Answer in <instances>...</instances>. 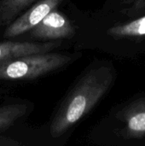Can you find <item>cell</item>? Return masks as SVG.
I'll return each instance as SVG.
<instances>
[{
	"label": "cell",
	"mask_w": 145,
	"mask_h": 146,
	"mask_svg": "<svg viewBox=\"0 0 145 146\" xmlns=\"http://www.w3.org/2000/svg\"><path fill=\"white\" fill-rule=\"evenodd\" d=\"M74 56L60 53H36L0 62V80H26L38 78L67 66Z\"/></svg>",
	"instance_id": "obj_2"
},
{
	"label": "cell",
	"mask_w": 145,
	"mask_h": 146,
	"mask_svg": "<svg viewBox=\"0 0 145 146\" xmlns=\"http://www.w3.org/2000/svg\"><path fill=\"white\" fill-rule=\"evenodd\" d=\"M63 0H41L23 15L12 21L5 29L4 38H14L29 32L51 10L55 9Z\"/></svg>",
	"instance_id": "obj_4"
},
{
	"label": "cell",
	"mask_w": 145,
	"mask_h": 146,
	"mask_svg": "<svg viewBox=\"0 0 145 146\" xmlns=\"http://www.w3.org/2000/svg\"><path fill=\"white\" fill-rule=\"evenodd\" d=\"M26 111L23 104H10L0 107V131H3L14 125Z\"/></svg>",
	"instance_id": "obj_9"
},
{
	"label": "cell",
	"mask_w": 145,
	"mask_h": 146,
	"mask_svg": "<svg viewBox=\"0 0 145 146\" xmlns=\"http://www.w3.org/2000/svg\"><path fill=\"white\" fill-rule=\"evenodd\" d=\"M126 133L130 137L145 136V101L138 100L125 112Z\"/></svg>",
	"instance_id": "obj_6"
},
{
	"label": "cell",
	"mask_w": 145,
	"mask_h": 146,
	"mask_svg": "<svg viewBox=\"0 0 145 146\" xmlns=\"http://www.w3.org/2000/svg\"><path fill=\"white\" fill-rule=\"evenodd\" d=\"M29 32L32 38L57 40L72 38L74 28L70 21L55 9Z\"/></svg>",
	"instance_id": "obj_3"
},
{
	"label": "cell",
	"mask_w": 145,
	"mask_h": 146,
	"mask_svg": "<svg viewBox=\"0 0 145 146\" xmlns=\"http://www.w3.org/2000/svg\"><path fill=\"white\" fill-rule=\"evenodd\" d=\"M108 33L116 38L145 36V15L126 24L113 27L109 29Z\"/></svg>",
	"instance_id": "obj_8"
},
{
	"label": "cell",
	"mask_w": 145,
	"mask_h": 146,
	"mask_svg": "<svg viewBox=\"0 0 145 146\" xmlns=\"http://www.w3.org/2000/svg\"><path fill=\"white\" fill-rule=\"evenodd\" d=\"M114 71L101 66L87 71L73 86L54 116L50 132L58 138L88 114L107 93L114 81Z\"/></svg>",
	"instance_id": "obj_1"
},
{
	"label": "cell",
	"mask_w": 145,
	"mask_h": 146,
	"mask_svg": "<svg viewBox=\"0 0 145 146\" xmlns=\"http://www.w3.org/2000/svg\"><path fill=\"white\" fill-rule=\"evenodd\" d=\"M35 0H0V26H8Z\"/></svg>",
	"instance_id": "obj_7"
},
{
	"label": "cell",
	"mask_w": 145,
	"mask_h": 146,
	"mask_svg": "<svg viewBox=\"0 0 145 146\" xmlns=\"http://www.w3.org/2000/svg\"><path fill=\"white\" fill-rule=\"evenodd\" d=\"M62 42L53 41L46 43L33 42H15L6 41L0 43V62L10 60L19 56H23L36 53L50 52L60 46Z\"/></svg>",
	"instance_id": "obj_5"
}]
</instances>
